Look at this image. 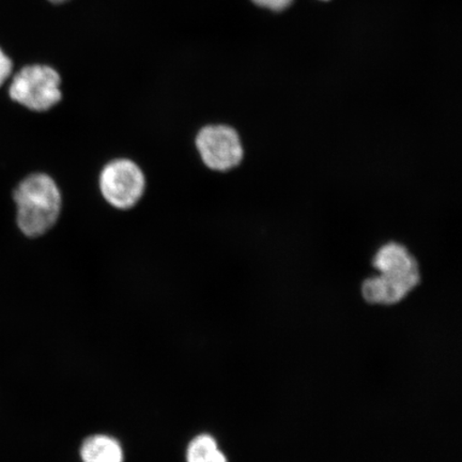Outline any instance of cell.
I'll return each instance as SVG.
<instances>
[{"instance_id":"obj_9","label":"cell","mask_w":462,"mask_h":462,"mask_svg":"<svg viewBox=\"0 0 462 462\" xmlns=\"http://www.w3.org/2000/svg\"><path fill=\"white\" fill-rule=\"evenodd\" d=\"M259 7L267 8L273 11H282L291 5L293 0H252Z\"/></svg>"},{"instance_id":"obj_2","label":"cell","mask_w":462,"mask_h":462,"mask_svg":"<svg viewBox=\"0 0 462 462\" xmlns=\"http://www.w3.org/2000/svg\"><path fill=\"white\" fill-rule=\"evenodd\" d=\"M13 199L17 227L27 238H40L60 223L62 192L60 184L49 173H29L17 184Z\"/></svg>"},{"instance_id":"obj_5","label":"cell","mask_w":462,"mask_h":462,"mask_svg":"<svg viewBox=\"0 0 462 462\" xmlns=\"http://www.w3.org/2000/svg\"><path fill=\"white\" fill-rule=\"evenodd\" d=\"M196 152L206 169L229 172L242 164L245 157L244 142L238 130L226 124H209L196 133Z\"/></svg>"},{"instance_id":"obj_8","label":"cell","mask_w":462,"mask_h":462,"mask_svg":"<svg viewBox=\"0 0 462 462\" xmlns=\"http://www.w3.org/2000/svg\"><path fill=\"white\" fill-rule=\"evenodd\" d=\"M14 61L0 48V88L13 77Z\"/></svg>"},{"instance_id":"obj_1","label":"cell","mask_w":462,"mask_h":462,"mask_svg":"<svg viewBox=\"0 0 462 462\" xmlns=\"http://www.w3.org/2000/svg\"><path fill=\"white\" fill-rule=\"evenodd\" d=\"M372 265L379 274L368 277L361 286L362 296L368 303H400L420 284L418 259L401 242L388 241L377 248Z\"/></svg>"},{"instance_id":"obj_10","label":"cell","mask_w":462,"mask_h":462,"mask_svg":"<svg viewBox=\"0 0 462 462\" xmlns=\"http://www.w3.org/2000/svg\"><path fill=\"white\" fill-rule=\"evenodd\" d=\"M49 2L55 5H61L67 2H70V0H49Z\"/></svg>"},{"instance_id":"obj_4","label":"cell","mask_w":462,"mask_h":462,"mask_svg":"<svg viewBox=\"0 0 462 462\" xmlns=\"http://www.w3.org/2000/svg\"><path fill=\"white\" fill-rule=\"evenodd\" d=\"M9 97L28 111L50 112L63 99L60 74L45 65L22 68L11 79Z\"/></svg>"},{"instance_id":"obj_7","label":"cell","mask_w":462,"mask_h":462,"mask_svg":"<svg viewBox=\"0 0 462 462\" xmlns=\"http://www.w3.org/2000/svg\"><path fill=\"white\" fill-rule=\"evenodd\" d=\"M187 462H228L215 438L209 435L195 437L187 452Z\"/></svg>"},{"instance_id":"obj_6","label":"cell","mask_w":462,"mask_h":462,"mask_svg":"<svg viewBox=\"0 0 462 462\" xmlns=\"http://www.w3.org/2000/svg\"><path fill=\"white\" fill-rule=\"evenodd\" d=\"M83 462H124L123 448L116 439L97 435L87 438L80 448Z\"/></svg>"},{"instance_id":"obj_3","label":"cell","mask_w":462,"mask_h":462,"mask_svg":"<svg viewBox=\"0 0 462 462\" xmlns=\"http://www.w3.org/2000/svg\"><path fill=\"white\" fill-rule=\"evenodd\" d=\"M97 189L113 209L130 211L146 194V172L134 160L116 158L103 165L97 176Z\"/></svg>"}]
</instances>
